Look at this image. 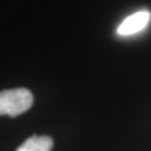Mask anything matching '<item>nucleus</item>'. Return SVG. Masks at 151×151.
I'll return each mask as SVG.
<instances>
[{
  "instance_id": "nucleus-3",
  "label": "nucleus",
  "mask_w": 151,
  "mask_h": 151,
  "mask_svg": "<svg viewBox=\"0 0 151 151\" xmlns=\"http://www.w3.org/2000/svg\"><path fill=\"white\" fill-rule=\"evenodd\" d=\"M53 147V140L49 136H30L25 140L17 151H50Z\"/></svg>"
},
{
  "instance_id": "nucleus-2",
  "label": "nucleus",
  "mask_w": 151,
  "mask_h": 151,
  "mask_svg": "<svg viewBox=\"0 0 151 151\" xmlns=\"http://www.w3.org/2000/svg\"><path fill=\"white\" fill-rule=\"evenodd\" d=\"M151 18V13L149 10H140L137 13L127 17L117 28V34L121 37L132 35L145 29L149 24Z\"/></svg>"
},
{
  "instance_id": "nucleus-1",
  "label": "nucleus",
  "mask_w": 151,
  "mask_h": 151,
  "mask_svg": "<svg viewBox=\"0 0 151 151\" xmlns=\"http://www.w3.org/2000/svg\"><path fill=\"white\" fill-rule=\"evenodd\" d=\"M34 102L33 93L27 88H13L0 92V116L17 117L27 112Z\"/></svg>"
}]
</instances>
